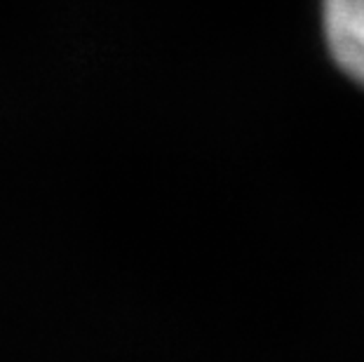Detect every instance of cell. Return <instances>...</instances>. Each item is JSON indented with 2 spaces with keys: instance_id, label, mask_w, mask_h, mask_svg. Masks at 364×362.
<instances>
[{
  "instance_id": "1",
  "label": "cell",
  "mask_w": 364,
  "mask_h": 362,
  "mask_svg": "<svg viewBox=\"0 0 364 362\" xmlns=\"http://www.w3.org/2000/svg\"><path fill=\"white\" fill-rule=\"evenodd\" d=\"M322 24L334 61L364 85V0H322Z\"/></svg>"
}]
</instances>
